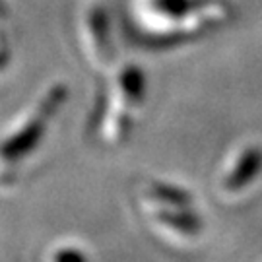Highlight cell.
Listing matches in <instances>:
<instances>
[{
  "instance_id": "6da1fadb",
  "label": "cell",
  "mask_w": 262,
  "mask_h": 262,
  "mask_svg": "<svg viewBox=\"0 0 262 262\" xmlns=\"http://www.w3.org/2000/svg\"><path fill=\"white\" fill-rule=\"evenodd\" d=\"M140 204L151 227L167 239L194 241L202 231L192 198L179 185L151 181L140 190Z\"/></svg>"
},
{
  "instance_id": "7a4b0ae2",
  "label": "cell",
  "mask_w": 262,
  "mask_h": 262,
  "mask_svg": "<svg viewBox=\"0 0 262 262\" xmlns=\"http://www.w3.org/2000/svg\"><path fill=\"white\" fill-rule=\"evenodd\" d=\"M144 99V76L134 66L121 68L107 85L103 111L97 115V134L107 144H119L132 128L134 115Z\"/></svg>"
},
{
  "instance_id": "3957f363",
  "label": "cell",
  "mask_w": 262,
  "mask_h": 262,
  "mask_svg": "<svg viewBox=\"0 0 262 262\" xmlns=\"http://www.w3.org/2000/svg\"><path fill=\"white\" fill-rule=\"evenodd\" d=\"M66 90L62 85H55L51 92H49L43 101L39 105L37 115H33L28 121V124L18 130L12 138H10L2 148H0V156L4 159H18L21 156H26L31 148H35L43 134H45V128H47V121L51 117H55V113L60 109V103L64 99Z\"/></svg>"
},
{
  "instance_id": "277c9868",
  "label": "cell",
  "mask_w": 262,
  "mask_h": 262,
  "mask_svg": "<svg viewBox=\"0 0 262 262\" xmlns=\"http://www.w3.org/2000/svg\"><path fill=\"white\" fill-rule=\"evenodd\" d=\"M262 173V150L254 144H247L225 161L217 177V190L222 196L233 198L243 192L251 183H256Z\"/></svg>"
},
{
  "instance_id": "5b68a950",
  "label": "cell",
  "mask_w": 262,
  "mask_h": 262,
  "mask_svg": "<svg viewBox=\"0 0 262 262\" xmlns=\"http://www.w3.org/2000/svg\"><path fill=\"white\" fill-rule=\"evenodd\" d=\"M82 35H84L88 60L95 64H103L109 53V26H107V12L101 6H92L85 10Z\"/></svg>"
}]
</instances>
